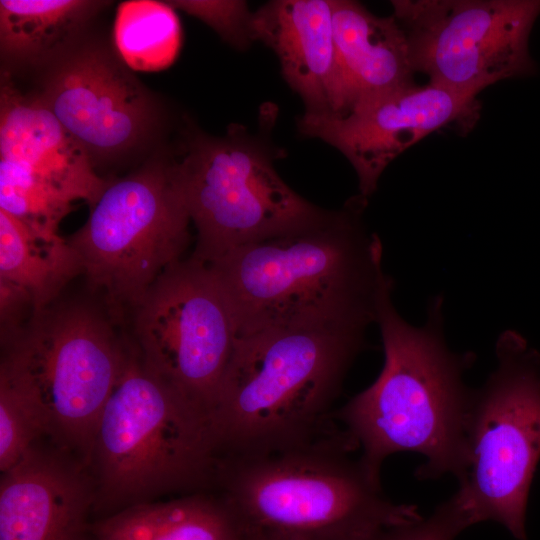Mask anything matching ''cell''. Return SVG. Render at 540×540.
<instances>
[{
  "instance_id": "cell-5",
  "label": "cell",
  "mask_w": 540,
  "mask_h": 540,
  "mask_svg": "<svg viewBox=\"0 0 540 540\" xmlns=\"http://www.w3.org/2000/svg\"><path fill=\"white\" fill-rule=\"evenodd\" d=\"M219 455L207 413L129 350L97 422L88 460L100 518L162 493L206 485L218 477Z\"/></svg>"
},
{
  "instance_id": "cell-3",
  "label": "cell",
  "mask_w": 540,
  "mask_h": 540,
  "mask_svg": "<svg viewBox=\"0 0 540 540\" xmlns=\"http://www.w3.org/2000/svg\"><path fill=\"white\" fill-rule=\"evenodd\" d=\"M364 332L275 329L237 337L208 412L220 454L263 455L334 434L330 410Z\"/></svg>"
},
{
  "instance_id": "cell-17",
  "label": "cell",
  "mask_w": 540,
  "mask_h": 540,
  "mask_svg": "<svg viewBox=\"0 0 540 540\" xmlns=\"http://www.w3.org/2000/svg\"><path fill=\"white\" fill-rule=\"evenodd\" d=\"M332 6L342 100L338 116L415 84L408 39L393 15L379 17L350 0H332Z\"/></svg>"
},
{
  "instance_id": "cell-12",
  "label": "cell",
  "mask_w": 540,
  "mask_h": 540,
  "mask_svg": "<svg viewBox=\"0 0 540 540\" xmlns=\"http://www.w3.org/2000/svg\"><path fill=\"white\" fill-rule=\"evenodd\" d=\"M0 209L28 228L58 235L76 201L92 206L110 181L39 95L22 94L2 77Z\"/></svg>"
},
{
  "instance_id": "cell-13",
  "label": "cell",
  "mask_w": 540,
  "mask_h": 540,
  "mask_svg": "<svg viewBox=\"0 0 540 540\" xmlns=\"http://www.w3.org/2000/svg\"><path fill=\"white\" fill-rule=\"evenodd\" d=\"M38 95L93 165L134 148L155 122L148 93L123 61L97 46L61 55Z\"/></svg>"
},
{
  "instance_id": "cell-9",
  "label": "cell",
  "mask_w": 540,
  "mask_h": 540,
  "mask_svg": "<svg viewBox=\"0 0 540 540\" xmlns=\"http://www.w3.org/2000/svg\"><path fill=\"white\" fill-rule=\"evenodd\" d=\"M176 165L157 161L110 181L67 239L89 286L103 293L114 314L133 310L187 247L192 222Z\"/></svg>"
},
{
  "instance_id": "cell-25",
  "label": "cell",
  "mask_w": 540,
  "mask_h": 540,
  "mask_svg": "<svg viewBox=\"0 0 540 540\" xmlns=\"http://www.w3.org/2000/svg\"><path fill=\"white\" fill-rule=\"evenodd\" d=\"M246 540H272V539H264V538H249V537H246Z\"/></svg>"
},
{
  "instance_id": "cell-2",
  "label": "cell",
  "mask_w": 540,
  "mask_h": 540,
  "mask_svg": "<svg viewBox=\"0 0 540 540\" xmlns=\"http://www.w3.org/2000/svg\"><path fill=\"white\" fill-rule=\"evenodd\" d=\"M393 287L384 291L376 320L383 368L337 418L374 478L380 480L388 456L413 451L426 458L416 471L418 478L452 473L459 479L466 465V426L474 393L464 384L463 373L474 357L447 348L440 297L430 304L425 325L415 327L394 307Z\"/></svg>"
},
{
  "instance_id": "cell-23",
  "label": "cell",
  "mask_w": 540,
  "mask_h": 540,
  "mask_svg": "<svg viewBox=\"0 0 540 540\" xmlns=\"http://www.w3.org/2000/svg\"><path fill=\"white\" fill-rule=\"evenodd\" d=\"M41 427L27 404L0 383V470L15 465L42 436Z\"/></svg>"
},
{
  "instance_id": "cell-7",
  "label": "cell",
  "mask_w": 540,
  "mask_h": 540,
  "mask_svg": "<svg viewBox=\"0 0 540 540\" xmlns=\"http://www.w3.org/2000/svg\"><path fill=\"white\" fill-rule=\"evenodd\" d=\"M497 368L474 390L466 465L449 499L467 527L502 524L526 540L529 490L540 460V352L517 332L497 339Z\"/></svg>"
},
{
  "instance_id": "cell-8",
  "label": "cell",
  "mask_w": 540,
  "mask_h": 540,
  "mask_svg": "<svg viewBox=\"0 0 540 540\" xmlns=\"http://www.w3.org/2000/svg\"><path fill=\"white\" fill-rule=\"evenodd\" d=\"M278 157L261 133L231 125L221 137L195 135L177 179L197 231L192 257L211 264L251 243L307 227L324 210L296 193L274 168Z\"/></svg>"
},
{
  "instance_id": "cell-4",
  "label": "cell",
  "mask_w": 540,
  "mask_h": 540,
  "mask_svg": "<svg viewBox=\"0 0 540 540\" xmlns=\"http://www.w3.org/2000/svg\"><path fill=\"white\" fill-rule=\"evenodd\" d=\"M345 432L263 455L222 459L223 498L245 536L272 540H369L382 529L421 519L394 504L380 480L348 454Z\"/></svg>"
},
{
  "instance_id": "cell-21",
  "label": "cell",
  "mask_w": 540,
  "mask_h": 540,
  "mask_svg": "<svg viewBox=\"0 0 540 540\" xmlns=\"http://www.w3.org/2000/svg\"><path fill=\"white\" fill-rule=\"evenodd\" d=\"M114 39L127 67L158 71L175 60L181 46V27L167 2L127 1L117 9Z\"/></svg>"
},
{
  "instance_id": "cell-14",
  "label": "cell",
  "mask_w": 540,
  "mask_h": 540,
  "mask_svg": "<svg viewBox=\"0 0 540 540\" xmlns=\"http://www.w3.org/2000/svg\"><path fill=\"white\" fill-rule=\"evenodd\" d=\"M476 98L430 83L410 85L337 117L303 115L302 134L338 149L353 166L366 202L386 167L406 149L441 128L470 129L479 116Z\"/></svg>"
},
{
  "instance_id": "cell-18",
  "label": "cell",
  "mask_w": 540,
  "mask_h": 540,
  "mask_svg": "<svg viewBox=\"0 0 540 540\" xmlns=\"http://www.w3.org/2000/svg\"><path fill=\"white\" fill-rule=\"evenodd\" d=\"M93 540H246L226 500L202 495L130 506L92 522Z\"/></svg>"
},
{
  "instance_id": "cell-19",
  "label": "cell",
  "mask_w": 540,
  "mask_h": 540,
  "mask_svg": "<svg viewBox=\"0 0 540 540\" xmlns=\"http://www.w3.org/2000/svg\"><path fill=\"white\" fill-rule=\"evenodd\" d=\"M79 274V258L67 239L33 231L0 209V283L23 292L33 312L53 304Z\"/></svg>"
},
{
  "instance_id": "cell-10",
  "label": "cell",
  "mask_w": 540,
  "mask_h": 540,
  "mask_svg": "<svg viewBox=\"0 0 540 540\" xmlns=\"http://www.w3.org/2000/svg\"><path fill=\"white\" fill-rule=\"evenodd\" d=\"M415 72L476 98L499 81L533 74L529 37L540 0H394Z\"/></svg>"
},
{
  "instance_id": "cell-22",
  "label": "cell",
  "mask_w": 540,
  "mask_h": 540,
  "mask_svg": "<svg viewBox=\"0 0 540 540\" xmlns=\"http://www.w3.org/2000/svg\"><path fill=\"white\" fill-rule=\"evenodd\" d=\"M174 9L198 18L210 26L231 46L246 49L256 41L254 12L240 0H174L166 1Z\"/></svg>"
},
{
  "instance_id": "cell-11",
  "label": "cell",
  "mask_w": 540,
  "mask_h": 540,
  "mask_svg": "<svg viewBox=\"0 0 540 540\" xmlns=\"http://www.w3.org/2000/svg\"><path fill=\"white\" fill-rule=\"evenodd\" d=\"M144 366L207 415L237 339L225 292L192 256L169 266L133 309Z\"/></svg>"
},
{
  "instance_id": "cell-1",
  "label": "cell",
  "mask_w": 540,
  "mask_h": 540,
  "mask_svg": "<svg viewBox=\"0 0 540 540\" xmlns=\"http://www.w3.org/2000/svg\"><path fill=\"white\" fill-rule=\"evenodd\" d=\"M358 197L302 229L241 246L208 264L231 307L237 337L275 329H360L377 320L393 280Z\"/></svg>"
},
{
  "instance_id": "cell-24",
  "label": "cell",
  "mask_w": 540,
  "mask_h": 540,
  "mask_svg": "<svg viewBox=\"0 0 540 540\" xmlns=\"http://www.w3.org/2000/svg\"><path fill=\"white\" fill-rule=\"evenodd\" d=\"M465 528L467 526L448 500L430 517L388 526L369 540H454Z\"/></svg>"
},
{
  "instance_id": "cell-15",
  "label": "cell",
  "mask_w": 540,
  "mask_h": 540,
  "mask_svg": "<svg viewBox=\"0 0 540 540\" xmlns=\"http://www.w3.org/2000/svg\"><path fill=\"white\" fill-rule=\"evenodd\" d=\"M95 489L77 464L35 445L0 482V540H93Z\"/></svg>"
},
{
  "instance_id": "cell-20",
  "label": "cell",
  "mask_w": 540,
  "mask_h": 540,
  "mask_svg": "<svg viewBox=\"0 0 540 540\" xmlns=\"http://www.w3.org/2000/svg\"><path fill=\"white\" fill-rule=\"evenodd\" d=\"M103 4L85 0H1L2 59L36 64L59 57Z\"/></svg>"
},
{
  "instance_id": "cell-6",
  "label": "cell",
  "mask_w": 540,
  "mask_h": 540,
  "mask_svg": "<svg viewBox=\"0 0 540 540\" xmlns=\"http://www.w3.org/2000/svg\"><path fill=\"white\" fill-rule=\"evenodd\" d=\"M0 383L34 413L43 435L88 463L101 412L128 351L109 322L84 304H51L1 339Z\"/></svg>"
},
{
  "instance_id": "cell-16",
  "label": "cell",
  "mask_w": 540,
  "mask_h": 540,
  "mask_svg": "<svg viewBox=\"0 0 540 540\" xmlns=\"http://www.w3.org/2000/svg\"><path fill=\"white\" fill-rule=\"evenodd\" d=\"M256 41L271 48L305 115L338 116L341 83L332 0H274L254 12Z\"/></svg>"
}]
</instances>
